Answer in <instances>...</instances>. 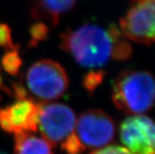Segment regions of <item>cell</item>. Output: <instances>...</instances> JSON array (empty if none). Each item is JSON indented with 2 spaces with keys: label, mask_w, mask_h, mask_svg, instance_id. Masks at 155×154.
Returning a JSON list of instances; mask_svg holds the SVG:
<instances>
[{
  "label": "cell",
  "mask_w": 155,
  "mask_h": 154,
  "mask_svg": "<svg viewBox=\"0 0 155 154\" xmlns=\"http://www.w3.org/2000/svg\"><path fill=\"white\" fill-rule=\"evenodd\" d=\"M0 154H6V152H2V151H0Z\"/></svg>",
  "instance_id": "obj_17"
},
{
  "label": "cell",
  "mask_w": 155,
  "mask_h": 154,
  "mask_svg": "<svg viewBox=\"0 0 155 154\" xmlns=\"http://www.w3.org/2000/svg\"><path fill=\"white\" fill-rule=\"evenodd\" d=\"M124 37L138 43H155V0H140L120 20Z\"/></svg>",
  "instance_id": "obj_6"
},
{
  "label": "cell",
  "mask_w": 155,
  "mask_h": 154,
  "mask_svg": "<svg viewBox=\"0 0 155 154\" xmlns=\"http://www.w3.org/2000/svg\"><path fill=\"white\" fill-rule=\"evenodd\" d=\"M22 65V59L19 54V48L7 50L1 59V66L10 76H18Z\"/></svg>",
  "instance_id": "obj_11"
},
{
  "label": "cell",
  "mask_w": 155,
  "mask_h": 154,
  "mask_svg": "<svg viewBox=\"0 0 155 154\" xmlns=\"http://www.w3.org/2000/svg\"><path fill=\"white\" fill-rule=\"evenodd\" d=\"M0 90L2 92H5L6 94H8L9 95H12V88L11 87H9L5 84V81H4V79L2 77V72H1V69H0Z\"/></svg>",
  "instance_id": "obj_16"
},
{
  "label": "cell",
  "mask_w": 155,
  "mask_h": 154,
  "mask_svg": "<svg viewBox=\"0 0 155 154\" xmlns=\"http://www.w3.org/2000/svg\"><path fill=\"white\" fill-rule=\"evenodd\" d=\"M134 1H136V2H139L140 0H134Z\"/></svg>",
  "instance_id": "obj_18"
},
{
  "label": "cell",
  "mask_w": 155,
  "mask_h": 154,
  "mask_svg": "<svg viewBox=\"0 0 155 154\" xmlns=\"http://www.w3.org/2000/svg\"><path fill=\"white\" fill-rule=\"evenodd\" d=\"M25 87L28 94L43 102L62 97L69 87L65 68L57 61L43 59L31 64L25 75Z\"/></svg>",
  "instance_id": "obj_3"
},
{
  "label": "cell",
  "mask_w": 155,
  "mask_h": 154,
  "mask_svg": "<svg viewBox=\"0 0 155 154\" xmlns=\"http://www.w3.org/2000/svg\"><path fill=\"white\" fill-rule=\"evenodd\" d=\"M54 148L47 139L33 133L14 135V154H56Z\"/></svg>",
  "instance_id": "obj_10"
},
{
  "label": "cell",
  "mask_w": 155,
  "mask_h": 154,
  "mask_svg": "<svg viewBox=\"0 0 155 154\" xmlns=\"http://www.w3.org/2000/svg\"><path fill=\"white\" fill-rule=\"evenodd\" d=\"M59 46L85 68H100L111 60L127 61L132 55V46L114 24L107 28L94 24L69 28L60 35Z\"/></svg>",
  "instance_id": "obj_1"
},
{
  "label": "cell",
  "mask_w": 155,
  "mask_h": 154,
  "mask_svg": "<svg viewBox=\"0 0 155 154\" xmlns=\"http://www.w3.org/2000/svg\"><path fill=\"white\" fill-rule=\"evenodd\" d=\"M39 103L31 98L16 99L14 103L0 108V127L14 135L34 133L38 130Z\"/></svg>",
  "instance_id": "obj_8"
},
{
  "label": "cell",
  "mask_w": 155,
  "mask_h": 154,
  "mask_svg": "<svg viewBox=\"0 0 155 154\" xmlns=\"http://www.w3.org/2000/svg\"><path fill=\"white\" fill-rule=\"evenodd\" d=\"M77 0H38L31 9V18L57 26L61 17L72 10Z\"/></svg>",
  "instance_id": "obj_9"
},
{
  "label": "cell",
  "mask_w": 155,
  "mask_h": 154,
  "mask_svg": "<svg viewBox=\"0 0 155 154\" xmlns=\"http://www.w3.org/2000/svg\"><path fill=\"white\" fill-rule=\"evenodd\" d=\"M90 154H133L127 148H124L120 146L112 145V146H106L102 148L98 149L92 151Z\"/></svg>",
  "instance_id": "obj_15"
},
{
  "label": "cell",
  "mask_w": 155,
  "mask_h": 154,
  "mask_svg": "<svg viewBox=\"0 0 155 154\" xmlns=\"http://www.w3.org/2000/svg\"><path fill=\"white\" fill-rule=\"evenodd\" d=\"M77 116L69 106L61 103L39 104L38 128L54 147L61 146L74 131Z\"/></svg>",
  "instance_id": "obj_5"
},
{
  "label": "cell",
  "mask_w": 155,
  "mask_h": 154,
  "mask_svg": "<svg viewBox=\"0 0 155 154\" xmlns=\"http://www.w3.org/2000/svg\"><path fill=\"white\" fill-rule=\"evenodd\" d=\"M29 41L28 47L33 48L39 43L45 41L49 35V28L46 23L37 21L31 25L29 27Z\"/></svg>",
  "instance_id": "obj_12"
},
{
  "label": "cell",
  "mask_w": 155,
  "mask_h": 154,
  "mask_svg": "<svg viewBox=\"0 0 155 154\" xmlns=\"http://www.w3.org/2000/svg\"><path fill=\"white\" fill-rule=\"evenodd\" d=\"M0 47L7 50L16 49V46L12 38V31L10 26L4 23H0Z\"/></svg>",
  "instance_id": "obj_14"
},
{
  "label": "cell",
  "mask_w": 155,
  "mask_h": 154,
  "mask_svg": "<svg viewBox=\"0 0 155 154\" xmlns=\"http://www.w3.org/2000/svg\"><path fill=\"white\" fill-rule=\"evenodd\" d=\"M112 100L118 110L128 115L143 114L155 103V81L146 71L124 70L114 80Z\"/></svg>",
  "instance_id": "obj_2"
},
{
  "label": "cell",
  "mask_w": 155,
  "mask_h": 154,
  "mask_svg": "<svg viewBox=\"0 0 155 154\" xmlns=\"http://www.w3.org/2000/svg\"><path fill=\"white\" fill-rule=\"evenodd\" d=\"M115 133L112 117L100 109H90L77 119L73 134L84 152L106 146L114 139Z\"/></svg>",
  "instance_id": "obj_4"
},
{
  "label": "cell",
  "mask_w": 155,
  "mask_h": 154,
  "mask_svg": "<svg viewBox=\"0 0 155 154\" xmlns=\"http://www.w3.org/2000/svg\"><path fill=\"white\" fill-rule=\"evenodd\" d=\"M106 72L102 69H92L83 78V86L89 93H93L102 84Z\"/></svg>",
  "instance_id": "obj_13"
},
{
  "label": "cell",
  "mask_w": 155,
  "mask_h": 154,
  "mask_svg": "<svg viewBox=\"0 0 155 154\" xmlns=\"http://www.w3.org/2000/svg\"><path fill=\"white\" fill-rule=\"evenodd\" d=\"M120 139L133 154H155V123L142 114L128 117L120 126Z\"/></svg>",
  "instance_id": "obj_7"
}]
</instances>
